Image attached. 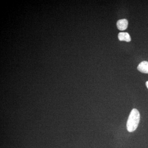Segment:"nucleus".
Returning a JSON list of instances; mask_svg holds the SVG:
<instances>
[{"label": "nucleus", "mask_w": 148, "mask_h": 148, "mask_svg": "<svg viewBox=\"0 0 148 148\" xmlns=\"http://www.w3.org/2000/svg\"><path fill=\"white\" fill-rule=\"evenodd\" d=\"M140 121V114L136 109H132L127 122V129L129 132L135 131L138 127Z\"/></svg>", "instance_id": "obj_1"}, {"label": "nucleus", "mask_w": 148, "mask_h": 148, "mask_svg": "<svg viewBox=\"0 0 148 148\" xmlns=\"http://www.w3.org/2000/svg\"><path fill=\"white\" fill-rule=\"evenodd\" d=\"M116 25L118 29L119 30L124 31L127 28L128 21L126 19H120L117 22Z\"/></svg>", "instance_id": "obj_2"}, {"label": "nucleus", "mask_w": 148, "mask_h": 148, "mask_svg": "<svg viewBox=\"0 0 148 148\" xmlns=\"http://www.w3.org/2000/svg\"><path fill=\"white\" fill-rule=\"evenodd\" d=\"M138 70L139 71L144 73L148 74V62L147 61H143L139 64Z\"/></svg>", "instance_id": "obj_3"}, {"label": "nucleus", "mask_w": 148, "mask_h": 148, "mask_svg": "<svg viewBox=\"0 0 148 148\" xmlns=\"http://www.w3.org/2000/svg\"><path fill=\"white\" fill-rule=\"evenodd\" d=\"M118 38L119 40L129 42L131 41V38L129 34L126 32H121L118 35Z\"/></svg>", "instance_id": "obj_4"}, {"label": "nucleus", "mask_w": 148, "mask_h": 148, "mask_svg": "<svg viewBox=\"0 0 148 148\" xmlns=\"http://www.w3.org/2000/svg\"><path fill=\"white\" fill-rule=\"evenodd\" d=\"M146 86H147V88L148 89V81L147 82H146Z\"/></svg>", "instance_id": "obj_5"}]
</instances>
